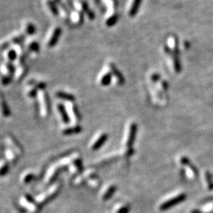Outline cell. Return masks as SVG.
I'll use <instances>...</instances> for the list:
<instances>
[{
  "mask_svg": "<svg viewBox=\"0 0 213 213\" xmlns=\"http://www.w3.org/2000/svg\"><path fill=\"white\" fill-rule=\"evenodd\" d=\"M163 52L168 58L169 62L173 71L176 73H179L181 70V65L178 54L172 52L167 46H163Z\"/></svg>",
  "mask_w": 213,
  "mask_h": 213,
  "instance_id": "obj_1",
  "label": "cell"
},
{
  "mask_svg": "<svg viewBox=\"0 0 213 213\" xmlns=\"http://www.w3.org/2000/svg\"><path fill=\"white\" fill-rule=\"evenodd\" d=\"M37 97H38L39 104H40V113L43 117H47L50 114L51 109L48 95L45 90H43V91H39Z\"/></svg>",
  "mask_w": 213,
  "mask_h": 213,
  "instance_id": "obj_2",
  "label": "cell"
},
{
  "mask_svg": "<svg viewBox=\"0 0 213 213\" xmlns=\"http://www.w3.org/2000/svg\"><path fill=\"white\" fill-rule=\"evenodd\" d=\"M60 190V184H55V186L52 187L50 190H48L47 193H44V194H42L41 196H39L36 201H37V203L41 206V205H44V204L47 203L50 201H52V199H54L55 196L58 195V193H59Z\"/></svg>",
  "mask_w": 213,
  "mask_h": 213,
  "instance_id": "obj_3",
  "label": "cell"
},
{
  "mask_svg": "<svg viewBox=\"0 0 213 213\" xmlns=\"http://www.w3.org/2000/svg\"><path fill=\"white\" fill-rule=\"evenodd\" d=\"M62 34V28L59 26H55L51 29L47 35V39L45 40V44L48 48H52L58 43L60 38V36Z\"/></svg>",
  "mask_w": 213,
  "mask_h": 213,
  "instance_id": "obj_4",
  "label": "cell"
},
{
  "mask_svg": "<svg viewBox=\"0 0 213 213\" xmlns=\"http://www.w3.org/2000/svg\"><path fill=\"white\" fill-rule=\"evenodd\" d=\"M74 8L76 10L83 13L84 15H86V17L89 20L92 21L95 19V13L89 8L88 2L85 0H76L74 2Z\"/></svg>",
  "mask_w": 213,
  "mask_h": 213,
  "instance_id": "obj_5",
  "label": "cell"
},
{
  "mask_svg": "<svg viewBox=\"0 0 213 213\" xmlns=\"http://www.w3.org/2000/svg\"><path fill=\"white\" fill-rule=\"evenodd\" d=\"M66 107H67V110L68 111L70 121H73L74 125H77V123L82 119V115H81L77 105L75 104L73 102H67L66 103Z\"/></svg>",
  "mask_w": 213,
  "mask_h": 213,
  "instance_id": "obj_6",
  "label": "cell"
},
{
  "mask_svg": "<svg viewBox=\"0 0 213 213\" xmlns=\"http://www.w3.org/2000/svg\"><path fill=\"white\" fill-rule=\"evenodd\" d=\"M106 69H108L111 71L112 77H113L114 82L116 85H122L125 83V77H124L123 74L121 73V71L118 70L116 65H115V63H113L111 62H107V64H106Z\"/></svg>",
  "mask_w": 213,
  "mask_h": 213,
  "instance_id": "obj_7",
  "label": "cell"
},
{
  "mask_svg": "<svg viewBox=\"0 0 213 213\" xmlns=\"http://www.w3.org/2000/svg\"><path fill=\"white\" fill-rule=\"evenodd\" d=\"M22 203L31 211V213H39V211H40L41 206L37 203V201L34 200L32 196H29L28 194H25L23 196Z\"/></svg>",
  "mask_w": 213,
  "mask_h": 213,
  "instance_id": "obj_8",
  "label": "cell"
},
{
  "mask_svg": "<svg viewBox=\"0 0 213 213\" xmlns=\"http://www.w3.org/2000/svg\"><path fill=\"white\" fill-rule=\"evenodd\" d=\"M112 81H113V77H112L111 73L108 69H106L105 70L102 71L98 76V78H97L98 83L103 87L110 85Z\"/></svg>",
  "mask_w": 213,
  "mask_h": 213,
  "instance_id": "obj_9",
  "label": "cell"
},
{
  "mask_svg": "<svg viewBox=\"0 0 213 213\" xmlns=\"http://www.w3.org/2000/svg\"><path fill=\"white\" fill-rule=\"evenodd\" d=\"M143 0H130L128 6H127V15L130 17H135L138 12L139 7L141 5Z\"/></svg>",
  "mask_w": 213,
  "mask_h": 213,
  "instance_id": "obj_10",
  "label": "cell"
},
{
  "mask_svg": "<svg viewBox=\"0 0 213 213\" xmlns=\"http://www.w3.org/2000/svg\"><path fill=\"white\" fill-rule=\"evenodd\" d=\"M56 111L59 116L60 120L63 122V123L67 124L70 121V116L68 115V111L67 110L66 105H63L62 103H58L56 104Z\"/></svg>",
  "mask_w": 213,
  "mask_h": 213,
  "instance_id": "obj_11",
  "label": "cell"
},
{
  "mask_svg": "<svg viewBox=\"0 0 213 213\" xmlns=\"http://www.w3.org/2000/svg\"><path fill=\"white\" fill-rule=\"evenodd\" d=\"M84 20V14L77 10H74L70 12V23L74 26H81L83 25Z\"/></svg>",
  "mask_w": 213,
  "mask_h": 213,
  "instance_id": "obj_12",
  "label": "cell"
},
{
  "mask_svg": "<svg viewBox=\"0 0 213 213\" xmlns=\"http://www.w3.org/2000/svg\"><path fill=\"white\" fill-rule=\"evenodd\" d=\"M65 167L66 166H64V165L61 164V165H59V166H55V167H53V168L51 169L48 175H47V178H46V181H47V184L52 183V182L56 179L57 176H58V175L64 170Z\"/></svg>",
  "mask_w": 213,
  "mask_h": 213,
  "instance_id": "obj_13",
  "label": "cell"
},
{
  "mask_svg": "<svg viewBox=\"0 0 213 213\" xmlns=\"http://www.w3.org/2000/svg\"><path fill=\"white\" fill-rule=\"evenodd\" d=\"M0 71H1V74L13 77L16 71V67L11 62H4L0 67Z\"/></svg>",
  "mask_w": 213,
  "mask_h": 213,
  "instance_id": "obj_14",
  "label": "cell"
},
{
  "mask_svg": "<svg viewBox=\"0 0 213 213\" xmlns=\"http://www.w3.org/2000/svg\"><path fill=\"white\" fill-rule=\"evenodd\" d=\"M0 114L4 118H8L10 116V114H11L10 109L7 104L4 95L1 92H0Z\"/></svg>",
  "mask_w": 213,
  "mask_h": 213,
  "instance_id": "obj_15",
  "label": "cell"
},
{
  "mask_svg": "<svg viewBox=\"0 0 213 213\" xmlns=\"http://www.w3.org/2000/svg\"><path fill=\"white\" fill-rule=\"evenodd\" d=\"M28 71V67L26 64L16 67V71L14 73V80L17 82H20L27 76Z\"/></svg>",
  "mask_w": 213,
  "mask_h": 213,
  "instance_id": "obj_16",
  "label": "cell"
},
{
  "mask_svg": "<svg viewBox=\"0 0 213 213\" xmlns=\"http://www.w3.org/2000/svg\"><path fill=\"white\" fill-rule=\"evenodd\" d=\"M25 35L21 31V32H15L12 33L11 35L7 37V40H8L10 44L12 46V45L14 44H22V42L25 40Z\"/></svg>",
  "mask_w": 213,
  "mask_h": 213,
  "instance_id": "obj_17",
  "label": "cell"
},
{
  "mask_svg": "<svg viewBox=\"0 0 213 213\" xmlns=\"http://www.w3.org/2000/svg\"><path fill=\"white\" fill-rule=\"evenodd\" d=\"M167 47L173 52L178 54L179 53V41L178 37L175 35H171L167 39Z\"/></svg>",
  "mask_w": 213,
  "mask_h": 213,
  "instance_id": "obj_18",
  "label": "cell"
},
{
  "mask_svg": "<svg viewBox=\"0 0 213 213\" xmlns=\"http://www.w3.org/2000/svg\"><path fill=\"white\" fill-rule=\"evenodd\" d=\"M22 32L25 36H32L37 32V28H36L35 25L33 23L27 21V22H25L22 24Z\"/></svg>",
  "mask_w": 213,
  "mask_h": 213,
  "instance_id": "obj_19",
  "label": "cell"
},
{
  "mask_svg": "<svg viewBox=\"0 0 213 213\" xmlns=\"http://www.w3.org/2000/svg\"><path fill=\"white\" fill-rule=\"evenodd\" d=\"M25 49L28 53L32 54V55H36L38 54L40 52V45H39L38 42L36 40H28L25 43Z\"/></svg>",
  "mask_w": 213,
  "mask_h": 213,
  "instance_id": "obj_20",
  "label": "cell"
},
{
  "mask_svg": "<svg viewBox=\"0 0 213 213\" xmlns=\"http://www.w3.org/2000/svg\"><path fill=\"white\" fill-rule=\"evenodd\" d=\"M44 3L47 11L54 17H58L59 15L58 14V6L55 1L54 0H44Z\"/></svg>",
  "mask_w": 213,
  "mask_h": 213,
  "instance_id": "obj_21",
  "label": "cell"
},
{
  "mask_svg": "<svg viewBox=\"0 0 213 213\" xmlns=\"http://www.w3.org/2000/svg\"><path fill=\"white\" fill-rule=\"evenodd\" d=\"M118 21V14L117 12L106 13L104 24L106 27H112L116 25Z\"/></svg>",
  "mask_w": 213,
  "mask_h": 213,
  "instance_id": "obj_22",
  "label": "cell"
},
{
  "mask_svg": "<svg viewBox=\"0 0 213 213\" xmlns=\"http://www.w3.org/2000/svg\"><path fill=\"white\" fill-rule=\"evenodd\" d=\"M106 139H107V135H106V133H101V134L99 136H97V138L94 140V141L92 142V145H91L92 150L96 151V150H98L99 148H101V146L105 143Z\"/></svg>",
  "mask_w": 213,
  "mask_h": 213,
  "instance_id": "obj_23",
  "label": "cell"
},
{
  "mask_svg": "<svg viewBox=\"0 0 213 213\" xmlns=\"http://www.w3.org/2000/svg\"><path fill=\"white\" fill-rule=\"evenodd\" d=\"M55 97L60 99V100H65L67 102H74L75 97L72 93H70L68 92L62 91V90H58L55 92Z\"/></svg>",
  "mask_w": 213,
  "mask_h": 213,
  "instance_id": "obj_24",
  "label": "cell"
},
{
  "mask_svg": "<svg viewBox=\"0 0 213 213\" xmlns=\"http://www.w3.org/2000/svg\"><path fill=\"white\" fill-rule=\"evenodd\" d=\"M4 58L6 59V62H14L17 58V54L16 51L13 48V47H10V48L7 49L4 52Z\"/></svg>",
  "mask_w": 213,
  "mask_h": 213,
  "instance_id": "obj_25",
  "label": "cell"
},
{
  "mask_svg": "<svg viewBox=\"0 0 213 213\" xmlns=\"http://www.w3.org/2000/svg\"><path fill=\"white\" fill-rule=\"evenodd\" d=\"M27 85H30V86L34 87L37 88L38 91H43L47 87V84L46 82H43V81L37 80V79H29L27 82Z\"/></svg>",
  "mask_w": 213,
  "mask_h": 213,
  "instance_id": "obj_26",
  "label": "cell"
},
{
  "mask_svg": "<svg viewBox=\"0 0 213 213\" xmlns=\"http://www.w3.org/2000/svg\"><path fill=\"white\" fill-rule=\"evenodd\" d=\"M82 128L80 125H73L72 126H68L67 128H64L62 130V133L64 135H73V134H77L79 133L80 132H82Z\"/></svg>",
  "mask_w": 213,
  "mask_h": 213,
  "instance_id": "obj_27",
  "label": "cell"
},
{
  "mask_svg": "<svg viewBox=\"0 0 213 213\" xmlns=\"http://www.w3.org/2000/svg\"><path fill=\"white\" fill-rule=\"evenodd\" d=\"M184 196H185L184 195H179V196H175V198L171 199V200H169L168 201L165 202V203H163V205L161 206V209H165V208H170V207L174 206V205H176L178 202H180L183 200V199L185 198Z\"/></svg>",
  "mask_w": 213,
  "mask_h": 213,
  "instance_id": "obj_28",
  "label": "cell"
},
{
  "mask_svg": "<svg viewBox=\"0 0 213 213\" xmlns=\"http://www.w3.org/2000/svg\"><path fill=\"white\" fill-rule=\"evenodd\" d=\"M104 3L106 4V7H107V13H114V12H117L116 9L118 7V0H103Z\"/></svg>",
  "mask_w": 213,
  "mask_h": 213,
  "instance_id": "obj_29",
  "label": "cell"
},
{
  "mask_svg": "<svg viewBox=\"0 0 213 213\" xmlns=\"http://www.w3.org/2000/svg\"><path fill=\"white\" fill-rule=\"evenodd\" d=\"M7 143L11 146V148H14V152H17V154L22 153V148L20 144L17 141L13 139V137H8L7 139Z\"/></svg>",
  "mask_w": 213,
  "mask_h": 213,
  "instance_id": "obj_30",
  "label": "cell"
},
{
  "mask_svg": "<svg viewBox=\"0 0 213 213\" xmlns=\"http://www.w3.org/2000/svg\"><path fill=\"white\" fill-rule=\"evenodd\" d=\"M25 92H26L27 97H29V98H36V97L38 96L39 91L35 88L34 87L30 86V85H27V88L25 89Z\"/></svg>",
  "mask_w": 213,
  "mask_h": 213,
  "instance_id": "obj_31",
  "label": "cell"
},
{
  "mask_svg": "<svg viewBox=\"0 0 213 213\" xmlns=\"http://www.w3.org/2000/svg\"><path fill=\"white\" fill-rule=\"evenodd\" d=\"M115 190H116V187H115V186H109L108 188L106 189V191L103 193V194L102 195V199H103V201L108 200L109 198H111V196H112V194L115 193Z\"/></svg>",
  "mask_w": 213,
  "mask_h": 213,
  "instance_id": "obj_32",
  "label": "cell"
},
{
  "mask_svg": "<svg viewBox=\"0 0 213 213\" xmlns=\"http://www.w3.org/2000/svg\"><path fill=\"white\" fill-rule=\"evenodd\" d=\"M6 156H7V159L9 160V161L12 163H16L17 161V153H13V151H11L10 149H7L6 150Z\"/></svg>",
  "mask_w": 213,
  "mask_h": 213,
  "instance_id": "obj_33",
  "label": "cell"
},
{
  "mask_svg": "<svg viewBox=\"0 0 213 213\" xmlns=\"http://www.w3.org/2000/svg\"><path fill=\"white\" fill-rule=\"evenodd\" d=\"M10 169V165L7 162L2 161L0 163V177L4 176L7 174Z\"/></svg>",
  "mask_w": 213,
  "mask_h": 213,
  "instance_id": "obj_34",
  "label": "cell"
},
{
  "mask_svg": "<svg viewBox=\"0 0 213 213\" xmlns=\"http://www.w3.org/2000/svg\"><path fill=\"white\" fill-rule=\"evenodd\" d=\"M12 79H13V77L11 76L1 74L0 75V85L2 86H7L12 82Z\"/></svg>",
  "mask_w": 213,
  "mask_h": 213,
  "instance_id": "obj_35",
  "label": "cell"
},
{
  "mask_svg": "<svg viewBox=\"0 0 213 213\" xmlns=\"http://www.w3.org/2000/svg\"><path fill=\"white\" fill-rule=\"evenodd\" d=\"M34 177H35V175H34L33 173H32V172H28V173H25V175H23V177H22V181H23L24 183L25 184L29 183L30 181H32V180H33Z\"/></svg>",
  "mask_w": 213,
  "mask_h": 213,
  "instance_id": "obj_36",
  "label": "cell"
},
{
  "mask_svg": "<svg viewBox=\"0 0 213 213\" xmlns=\"http://www.w3.org/2000/svg\"><path fill=\"white\" fill-rule=\"evenodd\" d=\"M149 78L150 80H151V82H154V83H157V82L161 79L160 78V75L157 73H156V72H153V73H151V74H150Z\"/></svg>",
  "mask_w": 213,
  "mask_h": 213,
  "instance_id": "obj_37",
  "label": "cell"
},
{
  "mask_svg": "<svg viewBox=\"0 0 213 213\" xmlns=\"http://www.w3.org/2000/svg\"><path fill=\"white\" fill-rule=\"evenodd\" d=\"M157 83H159V85H160V88L161 89L164 90V91H166L167 89V88H168V83L166 81L163 80V79H160Z\"/></svg>",
  "mask_w": 213,
  "mask_h": 213,
  "instance_id": "obj_38",
  "label": "cell"
},
{
  "mask_svg": "<svg viewBox=\"0 0 213 213\" xmlns=\"http://www.w3.org/2000/svg\"><path fill=\"white\" fill-rule=\"evenodd\" d=\"M127 211H128V210H127L126 208H123V207H122V208H120L117 211V213H127Z\"/></svg>",
  "mask_w": 213,
  "mask_h": 213,
  "instance_id": "obj_39",
  "label": "cell"
}]
</instances>
